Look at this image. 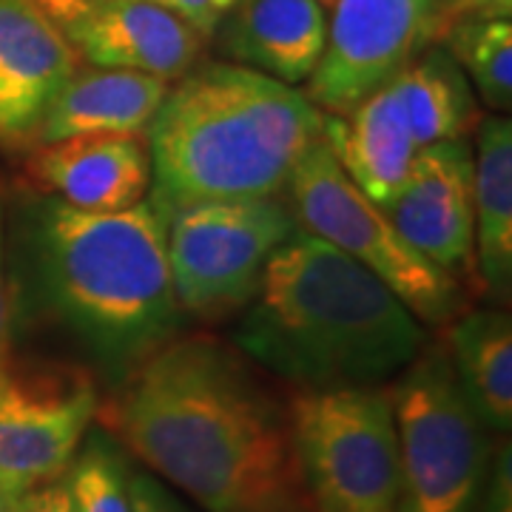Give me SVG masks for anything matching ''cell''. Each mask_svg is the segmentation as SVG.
Here are the masks:
<instances>
[{"mask_svg": "<svg viewBox=\"0 0 512 512\" xmlns=\"http://www.w3.org/2000/svg\"><path fill=\"white\" fill-rule=\"evenodd\" d=\"M476 163L470 140L421 146L384 214L421 256L464 285L476 276Z\"/></svg>", "mask_w": 512, "mask_h": 512, "instance_id": "11", "label": "cell"}, {"mask_svg": "<svg viewBox=\"0 0 512 512\" xmlns=\"http://www.w3.org/2000/svg\"><path fill=\"white\" fill-rule=\"evenodd\" d=\"M128 467L131 461L126 450L106 430H89L66 473L72 487L74 510L131 512Z\"/></svg>", "mask_w": 512, "mask_h": 512, "instance_id": "22", "label": "cell"}, {"mask_svg": "<svg viewBox=\"0 0 512 512\" xmlns=\"http://www.w3.org/2000/svg\"><path fill=\"white\" fill-rule=\"evenodd\" d=\"M399 444L396 512H473L493 433L467 402L441 345H424L387 387Z\"/></svg>", "mask_w": 512, "mask_h": 512, "instance_id": "5", "label": "cell"}, {"mask_svg": "<svg viewBox=\"0 0 512 512\" xmlns=\"http://www.w3.org/2000/svg\"><path fill=\"white\" fill-rule=\"evenodd\" d=\"M285 191L302 231L359 262L402 299L421 325H450L464 313V285L421 256L382 205L350 183L322 137L296 163Z\"/></svg>", "mask_w": 512, "mask_h": 512, "instance_id": "6", "label": "cell"}, {"mask_svg": "<svg viewBox=\"0 0 512 512\" xmlns=\"http://www.w3.org/2000/svg\"><path fill=\"white\" fill-rule=\"evenodd\" d=\"M322 140L350 183L382 208L399 194L419 151L390 83L348 114H322Z\"/></svg>", "mask_w": 512, "mask_h": 512, "instance_id": "16", "label": "cell"}, {"mask_svg": "<svg viewBox=\"0 0 512 512\" xmlns=\"http://www.w3.org/2000/svg\"><path fill=\"white\" fill-rule=\"evenodd\" d=\"M69 473V470H66ZM15 512H77L74 510L69 478L60 476L49 484H40L35 490L20 495Z\"/></svg>", "mask_w": 512, "mask_h": 512, "instance_id": "26", "label": "cell"}, {"mask_svg": "<svg viewBox=\"0 0 512 512\" xmlns=\"http://www.w3.org/2000/svg\"><path fill=\"white\" fill-rule=\"evenodd\" d=\"M288 404L313 510L396 512L399 444L387 387H288Z\"/></svg>", "mask_w": 512, "mask_h": 512, "instance_id": "7", "label": "cell"}, {"mask_svg": "<svg viewBox=\"0 0 512 512\" xmlns=\"http://www.w3.org/2000/svg\"><path fill=\"white\" fill-rule=\"evenodd\" d=\"M512 0H447L450 26L467 18H510Z\"/></svg>", "mask_w": 512, "mask_h": 512, "instance_id": "27", "label": "cell"}, {"mask_svg": "<svg viewBox=\"0 0 512 512\" xmlns=\"http://www.w3.org/2000/svg\"><path fill=\"white\" fill-rule=\"evenodd\" d=\"M77 69L69 37L35 0H0V143L35 146L43 114Z\"/></svg>", "mask_w": 512, "mask_h": 512, "instance_id": "12", "label": "cell"}, {"mask_svg": "<svg viewBox=\"0 0 512 512\" xmlns=\"http://www.w3.org/2000/svg\"><path fill=\"white\" fill-rule=\"evenodd\" d=\"M100 410L92 370L0 365V484L29 493L66 476Z\"/></svg>", "mask_w": 512, "mask_h": 512, "instance_id": "10", "label": "cell"}, {"mask_svg": "<svg viewBox=\"0 0 512 512\" xmlns=\"http://www.w3.org/2000/svg\"><path fill=\"white\" fill-rule=\"evenodd\" d=\"M18 501H20L18 493H12L6 484H0V512H15Z\"/></svg>", "mask_w": 512, "mask_h": 512, "instance_id": "30", "label": "cell"}, {"mask_svg": "<svg viewBox=\"0 0 512 512\" xmlns=\"http://www.w3.org/2000/svg\"><path fill=\"white\" fill-rule=\"evenodd\" d=\"M316 3H322V6H325V9H328V6H333V3H336V0H316Z\"/></svg>", "mask_w": 512, "mask_h": 512, "instance_id": "31", "label": "cell"}, {"mask_svg": "<svg viewBox=\"0 0 512 512\" xmlns=\"http://www.w3.org/2000/svg\"><path fill=\"white\" fill-rule=\"evenodd\" d=\"M9 299H6V279H3V208H0V365L9 359Z\"/></svg>", "mask_w": 512, "mask_h": 512, "instance_id": "29", "label": "cell"}, {"mask_svg": "<svg viewBox=\"0 0 512 512\" xmlns=\"http://www.w3.org/2000/svg\"><path fill=\"white\" fill-rule=\"evenodd\" d=\"M214 35L231 63L299 86L322 57L328 9L316 0H239Z\"/></svg>", "mask_w": 512, "mask_h": 512, "instance_id": "15", "label": "cell"}, {"mask_svg": "<svg viewBox=\"0 0 512 512\" xmlns=\"http://www.w3.org/2000/svg\"><path fill=\"white\" fill-rule=\"evenodd\" d=\"M77 57L97 69L180 80L202 52V37L154 0H109L63 26Z\"/></svg>", "mask_w": 512, "mask_h": 512, "instance_id": "13", "label": "cell"}, {"mask_svg": "<svg viewBox=\"0 0 512 512\" xmlns=\"http://www.w3.org/2000/svg\"><path fill=\"white\" fill-rule=\"evenodd\" d=\"M29 177L80 211H126L151 191L146 134H77L35 146Z\"/></svg>", "mask_w": 512, "mask_h": 512, "instance_id": "14", "label": "cell"}, {"mask_svg": "<svg viewBox=\"0 0 512 512\" xmlns=\"http://www.w3.org/2000/svg\"><path fill=\"white\" fill-rule=\"evenodd\" d=\"M29 259L43 311L92 356L111 387L180 333L168 256V214L146 200L114 214L37 202Z\"/></svg>", "mask_w": 512, "mask_h": 512, "instance_id": "3", "label": "cell"}, {"mask_svg": "<svg viewBox=\"0 0 512 512\" xmlns=\"http://www.w3.org/2000/svg\"><path fill=\"white\" fill-rule=\"evenodd\" d=\"M128 498L131 512H194L165 481L137 467H128Z\"/></svg>", "mask_w": 512, "mask_h": 512, "instance_id": "23", "label": "cell"}, {"mask_svg": "<svg viewBox=\"0 0 512 512\" xmlns=\"http://www.w3.org/2000/svg\"><path fill=\"white\" fill-rule=\"evenodd\" d=\"M416 146L461 140L478 126L476 94L444 46L424 49L390 80Z\"/></svg>", "mask_w": 512, "mask_h": 512, "instance_id": "20", "label": "cell"}, {"mask_svg": "<svg viewBox=\"0 0 512 512\" xmlns=\"http://www.w3.org/2000/svg\"><path fill=\"white\" fill-rule=\"evenodd\" d=\"M97 419L202 512H316L288 387L220 336L177 333L111 387Z\"/></svg>", "mask_w": 512, "mask_h": 512, "instance_id": "1", "label": "cell"}, {"mask_svg": "<svg viewBox=\"0 0 512 512\" xmlns=\"http://www.w3.org/2000/svg\"><path fill=\"white\" fill-rule=\"evenodd\" d=\"M35 3L49 15V18L55 20L60 29H63L66 23L89 15V12H94L97 6H103V3H109V0H35Z\"/></svg>", "mask_w": 512, "mask_h": 512, "instance_id": "28", "label": "cell"}, {"mask_svg": "<svg viewBox=\"0 0 512 512\" xmlns=\"http://www.w3.org/2000/svg\"><path fill=\"white\" fill-rule=\"evenodd\" d=\"M325 49L305 80L322 114H348L450 29L447 0H336Z\"/></svg>", "mask_w": 512, "mask_h": 512, "instance_id": "9", "label": "cell"}, {"mask_svg": "<svg viewBox=\"0 0 512 512\" xmlns=\"http://www.w3.org/2000/svg\"><path fill=\"white\" fill-rule=\"evenodd\" d=\"M322 137V111L296 86L237 63L183 74L146 128L151 197L165 214L217 200L282 194Z\"/></svg>", "mask_w": 512, "mask_h": 512, "instance_id": "4", "label": "cell"}, {"mask_svg": "<svg viewBox=\"0 0 512 512\" xmlns=\"http://www.w3.org/2000/svg\"><path fill=\"white\" fill-rule=\"evenodd\" d=\"M447 52L461 72L476 86L481 100L507 114L512 106V23L510 18H467L453 23L447 35Z\"/></svg>", "mask_w": 512, "mask_h": 512, "instance_id": "21", "label": "cell"}, {"mask_svg": "<svg viewBox=\"0 0 512 512\" xmlns=\"http://www.w3.org/2000/svg\"><path fill=\"white\" fill-rule=\"evenodd\" d=\"M444 353L478 419L493 436L512 427V319L510 311L476 308L447 325Z\"/></svg>", "mask_w": 512, "mask_h": 512, "instance_id": "18", "label": "cell"}, {"mask_svg": "<svg viewBox=\"0 0 512 512\" xmlns=\"http://www.w3.org/2000/svg\"><path fill=\"white\" fill-rule=\"evenodd\" d=\"M168 80L123 69H77L43 114L35 146L77 134H146Z\"/></svg>", "mask_w": 512, "mask_h": 512, "instance_id": "17", "label": "cell"}, {"mask_svg": "<svg viewBox=\"0 0 512 512\" xmlns=\"http://www.w3.org/2000/svg\"><path fill=\"white\" fill-rule=\"evenodd\" d=\"M473 512H512V453L507 441L504 447H495L490 473Z\"/></svg>", "mask_w": 512, "mask_h": 512, "instance_id": "24", "label": "cell"}, {"mask_svg": "<svg viewBox=\"0 0 512 512\" xmlns=\"http://www.w3.org/2000/svg\"><path fill=\"white\" fill-rule=\"evenodd\" d=\"M473 163L476 279L501 305L512 288V126L507 117L481 120Z\"/></svg>", "mask_w": 512, "mask_h": 512, "instance_id": "19", "label": "cell"}, {"mask_svg": "<svg viewBox=\"0 0 512 512\" xmlns=\"http://www.w3.org/2000/svg\"><path fill=\"white\" fill-rule=\"evenodd\" d=\"M231 345L291 390H339L393 382L427 333L370 271L299 228L268 259Z\"/></svg>", "mask_w": 512, "mask_h": 512, "instance_id": "2", "label": "cell"}, {"mask_svg": "<svg viewBox=\"0 0 512 512\" xmlns=\"http://www.w3.org/2000/svg\"><path fill=\"white\" fill-rule=\"evenodd\" d=\"M299 231L288 202L217 200L177 208L165 225V256L180 311L202 319L242 308L268 259Z\"/></svg>", "mask_w": 512, "mask_h": 512, "instance_id": "8", "label": "cell"}, {"mask_svg": "<svg viewBox=\"0 0 512 512\" xmlns=\"http://www.w3.org/2000/svg\"><path fill=\"white\" fill-rule=\"evenodd\" d=\"M154 3L185 20L200 37H214L222 20L228 18V12L239 0H154Z\"/></svg>", "mask_w": 512, "mask_h": 512, "instance_id": "25", "label": "cell"}]
</instances>
